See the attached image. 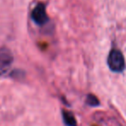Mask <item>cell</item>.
<instances>
[{"mask_svg":"<svg viewBox=\"0 0 126 126\" xmlns=\"http://www.w3.org/2000/svg\"><path fill=\"white\" fill-rule=\"evenodd\" d=\"M107 63L111 71L115 73H121L125 68V61L121 51L112 49L107 59Z\"/></svg>","mask_w":126,"mask_h":126,"instance_id":"1","label":"cell"},{"mask_svg":"<svg viewBox=\"0 0 126 126\" xmlns=\"http://www.w3.org/2000/svg\"><path fill=\"white\" fill-rule=\"evenodd\" d=\"M13 63V55L7 48H0V76L4 74L10 69Z\"/></svg>","mask_w":126,"mask_h":126,"instance_id":"2","label":"cell"},{"mask_svg":"<svg viewBox=\"0 0 126 126\" xmlns=\"http://www.w3.org/2000/svg\"><path fill=\"white\" fill-rule=\"evenodd\" d=\"M62 117H63V120L65 122V124H67V126H76L77 124H76V120L74 118V117L68 111H64L62 112Z\"/></svg>","mask_w":126,"mask_h":126,"instance_id":"4","label":"cell"},{"mask_svg":"<svg viewBox=\"0 0 126 126\" xmlns=\"http://www.w3.org/2000/svg\"><path fill=\"white\" fill-rule=\"evenodd\" d=\"M86 102H87L88 105H91V106H97V105L99 104L98 98H97L94 95H92V94L87 96V98H86Z\"/></svg>","mask_w":126,"mask_h":126,"instance_id":"5","label":"cell"},{"mask_svg":"<svg viewBox=\"0 0 126 126\" xmlns=\"http://www.w3.org/2000/svg\"><path fill=\"white\" fill-rule=\"evenodd\" d=\"M34 22L39 25H42L47 22V15L46 12V8L44 4H39L32 11L31 15Z\"/></svg>","mask_w":126,"mask_h":126,"instance_id":"3","label":"cell"}]
</instances>
